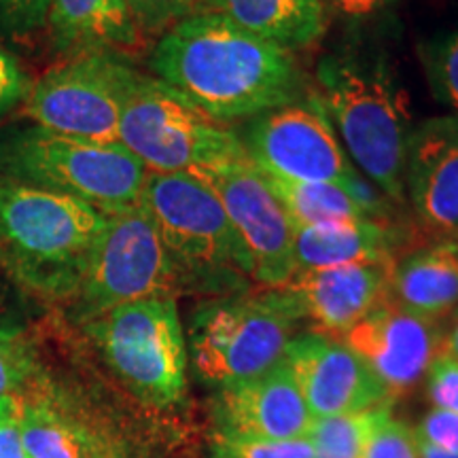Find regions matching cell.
Instances as JSON below:
<instances>
[{"instance_id":"1","label":"cell","mask_w":458,"mask_h":458,"mask_svg":"<svg viewBox=\"0 0 458 458\" xmlns=\"http://www.w3.org/2000/svg\"><path fill=\"white\" fill-rule=\"evenodd\" d=\"M148 66L223 125L293 105L310 91L293 51L244 30L221 11L196 13L170 28L153 45Z\"/></svg>"},{"instance_id":"2","label":"cell","mask_w":458,"mask_h":458,"mask_svg":"<svg viewBox=\"0 0 458 458\" xmlns=\"http://www.w3.org/2000/svg\"><path fill=\"white\" fill-rule=\"evenodd\" d=\"M310 89L354 168L388 199L403 202L408 106L385 57L352 51L325 55Z\"/></svg>"},{"instance_id":"3","label":"cell","mask_w":458,"mask_h":458,"mask_svg":"<svg viewBox=\"0 0 458 458\" xmlns=\"http://www.w3.org/2000/svg\"><path fill=\"white\" fill-rule=\"evenodd\" d=\"M106 210L83 199L0 181V261L45 293H74Z\"/></svg>"},{"instance_id":"4","label":"cell","mask_w":458,"mask_h":458,"mask_svg":"<svg viewBox=\"0 0 458 458\" xmlns=\"http://www.w3.org/2000/svg\"><path fill=\"white\" fill-rule=\"evenodd\" d=\"M147 174L122 142L72 139L38 125L0 134V181L64 193L102 210L139 204Z\"/></svg>"},{"instance_id":"5","label":"cell","mask_w":458,"mask_h":458,"mask_svg":"<svg viewBox=\"0 0 458 458\" xmlns=\"http://www.w3.org/2000/svg\"><path fill=\"white\" fill-rule=\"evenodd\" d=\"M119 142L147 172L206 174L246 159L240 136L204 114L179 91L139 72L125 100Z\"/></svg>"},{"instance_id":"6","label":"cell","mask_w":458,"mask_h":458,"mask_svg":"<svg viewBox=\"0 0 458 458\" xmlns=\"http://www.w3.org/2000/svg\"><path fill=\"white\" fill-rule=\"evenodd\" d=\"M297 320L300 314L283 289L204 303L189 327L193 368L216 386L267 374L284 360Z\"/></svg>"},{"instance_id":"7","label":"cell","mask_w":458,"mask_h":458,"mask_svg":"<svg viewBox=\"0 0 458 458\" xmlns=\"http://www.w3.org/2000/svg\"><path fill=\"white\" fill-rule=\"evenodd\" d=\"M140 204L151 216L181 284L253 276L242 240L204 179L189 172H148Z\"/></svg>"},{"instance_id":"8","label":"cell","mask_w":458,"mask_h":458,"mask_svg":"<svg viewBox=\"0 0 458 458\" xmlns=\"http://www.w3.org/2000/svg\"><path fill=\"white\" fill-rule=\"evenodd\" d=\"M238 136L249 162L263 174L334 182L348 189L371 219L386 221V202L354 168L312 89L300 102L257 114Z\"/></svg>"},{"instance_id":"9","label":"cell","mask_w":458,"mask_h":458,"mask_svg":"<svg viewBox=\"0 0 458 458\" xmlns=\"http://www.w3.org/2000/svg\"><path fill=\"white\" fill-rule=\"evenodd\" d=\"M91 335L130 391L168 405L187 386V342L174 295L122 303L94 317Z\"/></svg>"},{"instance_id":"10","label":"cell","mask_w":458,"mask_h":458,"mask_svg":"<svg viewBox=\"0 0 458 458\" xmlns=\"http://www.w3.org/2000/svg\"><path fill=\"white\" fill-rule=\"evenodd\" d=\"M136 77L139 71L125 55L94 51L68 57L32 85L26 113L55 134L119 142V122Z\"/></svg>"},{"instance_id":"11","label":"cell","mask_w":458,"mask_h":458,"mask_svg":"<svg viewBox=\"0 0 458 458\" xmlns=\"http://www.w3.org/2000/svg\"><path fill=\"white\" fill-rule=\"evenodd\" d=\"M179 284L174 263L139 202L106 210V225L91 249L74 293L85 317L94 318L122 303L174 295Z\"/></svg>"},{"instance_id":"12","label":"cell","mask_w":458,"mask_h":458,"mask_svg":"<svg viewBox=\"0 0 458 458\" xmlns=\"http://www.w3.org/2000/svg\"><path fill=\"white\" fill-rule=\"evenodd\" d=\"M198 176V174H196ZM219 196L253 266V280L278 289L295 276L293 225L249 157L199 174Z\"/></svg>"},{"instance_id":"13","label":"cell","mask_w":458,"mask_h":458,"mask_svg":"<svg viewBox=\"0 0 458 458\" xmlns=\"http://www.w3.org/2000/svg\"><path fill=\"white\" fill-rule=\"evenodd\" d=\"M284 365L314 420L359 414L393 399L359 354L323 334L293 337Z\"/></svg>"},{"instance_id":"14","label":"cell","mask_w":458,"mask_h":458,"mask_svg":"<svg viewBox=\"0 0 458 458\" xmlns=\"http://www.w3.org/2000/svg\"><path fill=\"white\" fill-rule=\"evenodd\" d=\"M342 342L368 363L391 397L416 386L444 351L437 320L405 310L388 297L348 329Z\"/></svg>"},{"instance_id":"15","label":"cell","mask_w":458,"mask_h":458,"mask_svg":"<svg viewBox=\"0 0 458 458\" xmlns=\"http://www.w3.org/2000/svg\"><path fill=\"white\" fill-rule=\"evenodd\" d=\"M403 187L428 232L458 236V114L427 119L410 130Z\"/></svg>"},{"instance_id":"16","label":"cell","mask_w":458,"mask_h":458,"mask_svg":"<svg viewBox=\"0 0 458 458\" xmlns=\"http://www.w3.org/2000/svg\"><path fill=\"white\" fill-rule=\"evenodd\" d=\"M393 263H351L297 272L278 286L300 318H310L318 334L344 335L388 297Z\"/></svg>"},{"instance_id":"17","label":"cell","mask_w":458,"mask_h":458,"mask_svg":"<svg viewBox=\"0 0 458 458\" xmlns=\"http://www.w3.org/2000/svg\"><path fill=\"white\" fill-rule=\"evenodd\" d=\"M216 414L221 433L270 442L308 437L317 422L284 360L253 380L221 386Z\"/></svg>"},{"instance_id":"18","label":"cell","mask_w":458,"mask_h":458,"mask_svg":"<svg viewBox=\"0 0 458 458\" xmlns=\"http://www.w3.org/2000/svg\"><path fill=\"white\" fill-rule=\"evenodd\" d=\"M47 30L55 51L68 57L125 55L145 45L123 0H49Z\"/></svg>"},{"instance_id":"19","label":"cell","mask_w":458,"mask_h":458,"mask_svg":"<svg viewBox=\"0 0 458 458\" xmlns=\"http://www.w3.org/2000/svg\"><path fill=\"white\" fill-rule=\"evenodd\" d=\"M397 229L386 221L351 219L293 227L295 274L351 263H394Z\"/></svg>"},{"instance_id":"20","label":"cell","mask_w":458,"mask_h":458,"mask_svg":"<svg viewBox=\"0 0 458 458\" xmlns=\"http://www.w3.org/2000/svg\"><path fill=\"white\" fill-rule=\"evenodd\" d=\"M388 300L427 318L458 306V238H437L394 261Z\"/></svg>"},{"instance_id":"21","label":"cell","mask_w":458,"mask_h":458,"mask_svg":"<svg viewBox=\"0 0 458 458\" xmlns=\"http://www.w3.org/2000/svg\"><path fill=\"white\" fill-rule=\"evenodd\" d=\"M221 13L289 51L310 47L327 30L318 0H221Z\"/></svg>"},{"instance_id":"22","label":"cell","mask_w":458,"mask_h":458,"mask_svg":"<svg viewBox=\"0 0 458 458\" xmlns=\"http://www.w3.org/2000/svg\"><path fill=\"white\" fill-rule=\"evenodd\" d=\"M263 174V172H261ZM293 227L320 225L331 221L371 219L348 189L334 182H306L263 174Z\"/></svg>"},{"instance_id":"23","label":"cell","mask_w":458,"mask_h":458,"mask_svg":"<svg viewBox=\"0 0 458 458\" xmlns=\"http://www.w3.org/2000/svg\"><path fill=\"white\" fill-rule=\"evenodd\" d=\"M388 414L391 408L386 403L359 414L320 418L308 435L314 458H365L371 435Z\"/></svg>"},{"instance_id":"24","label":"cell","mask_w":458,"mask_h":458,"mask_svg":"<svg viewBox=\"0 0 458 458\" xmlns=\"http://www.w3.org/2000/svg\"><path fill=\"white\" fill-rule=\"evenodd\" d=\"M20 431L28 458H81L68 427L43 405L20 408Z\"/></svg>"},{"instance_id":"25","label":"cell","mask_w":458,"mask_h":458,"mask_svg":"<svg viewBox=\"0 0 458 458\" xmlns=\"http://www.w3.org/2000/svg\"><path fill=\"white\" fill-rule=\"evenodd\" d=\"M420 62L435 100L458 114V28L422 43Z\"/></svg>"},{"instance_id":"26","label":"cell","mask_w":458,"mask_h":458,"mask_svg":"<svg viewBox=\"0 0 458 458\" xmlns=\"http://www.w3.org/2000/svg\"><path fill=\"white\" fill-rule=\"evenodd\" d=\"M145 43H156L179 21L199 13L196 0H123Z\"/></svg>"},{"instance_id":"27","label":"cell","mask_w":458,"mask_h":458,"mask_svg":"<svg viewBox=\"0 0 458 458\" xmlns=\"http://www.w3.org/2000/svg\"><path fill=\"white\" fill-rule=\"evenodd\" d=\"M216 458H314L310 439H246L219 433L215 442Z\"/></svg>"},{"instance_id":"28","label":"cell","mask_w":458,"mask_h":458,"mask_svg":"<svg viewBox=\"0 0 458 458\" xmlns=\"http://www.w3.org/2000/svg\"><path fill=\"white\" fill-rule=\"evenodd\" d=\"M49 0H0V43L28 41L47 28Z\"/></svg>"},{"instance_id":"29","label":"cell","mask_w":458,"mask_h":458,"mask_svg":"<svg viewBox=\"0 0 458 458\" xmlns=\"http://www.w3.org/2000/svg\"><path fill=\"white\" fill-rule=\"evenodd\" d=\"M365 458H420L416 433L388 414L371 435Z\"/></svg>"},{"instance_id":"30","label":"cell","mask_w":458,"mask_h":458,"mask_svg":"<svg viewBox=\"0 0 458 458\" xmlns=\"http://www.w3.org/2000/svg\"><path fill=\"white\" fill-rule=\"evenodd\" d=\"M427 394L437 410L458 414V360L448 354H439L428 368Z\"/></svg>"},{"instance_id":"31","label":"cell","mask_w":458,"mask_h":458,"mask_svg":"<svg viewBox=\"0 0 458 458\" xmlns=\"http://www.w3.org/2000/svg\"><path fill=\"white\" fill-rule=\"evenodd\" d=\"M30 88V79L17 57L0 47V119L13 111L17 105L26 102Z\"/></svg>"},{"instance_id":"32","label":"cell","mask_w":458,"mask_h":458,"mask_svg":"<svg viewBox=\"0 0 458 458\" xmlns=\"http://www.w3.org/2000/svg\"><path fill=\"white\" fill-rule=\"evenodd\" d=\"M418 442L458 454V414L448 410H437L422 418L416 428Z\"/></svg>"},{"instance_id":"33","label":"cell","mask_w":458,"mask_h":458,"mask_svg":"<svg viewBox=\"0 0 458 458\" xmlns=\"http://www.w3.org/2000/svg\"><path fill=\"white\" fill-rule=\"evenodd\" d=\"M28 374L24 351L11 335L0 334V403L15 397V388Z\"/></svg>"},{"instance_id":"34","label":"cell","mask_w":458,"mask_h":458,"mask_svg":"<svg viewBox=\"0 0 458 458\" xmlns=\"http://www.w3.org/2000/svg\"><path fill=\"white\" fill-rule=\"evenodd\" d=\"M0 458H28L24 444H21L17 397L0 403Z\"/></svg>"},{"instance_id":"35","label":"cell","mask_w":458,"mask_h":458,"mask_svg":"<svg viewBox=\"0 0 458 458\" xmlns=\"http://www.w3.org/2000/svg\"><path fill=\"white\" fill-rule=\"evenodd\" d=\"M327 17H340V20H369L380 15L382 11L393 7L397 0H318Z\"/></svg>"},{"instance_id":"36","label":"cell","mask_w":458,"mask_h":458,"mask_svg":"<svg viewBox=\"0 0 458 458\" xmlns=\"http://www.w3.org/2000/svg\"><path fill=\"white\" fill-rule=\"evenodd\" d=\"M442 354H448V357L458 360V314H456L454 325H452L450 334L444 337V351H442Z\"/></svg>"},{"instance_id":"37","label":"cell","mask_w":458,"mask_h":458,"mask_svg":"<svg viewBox=\"0 0 458 458\" xmlns=\"http://www.w3.org/2000/svg\"><path fill=\"white\" fill-rule=\"evenodd\" d=\"M418 454H420V458H458V454L439 450V448H435V445H428L425 442H418Z\"/></svg>"},{"instance_id":"38","label":"cell","mask_w":458,"mask_h":458,"mask_svg":"<svg viewBox=\"0 0 458 458\" xmlns=\"http://www.w3.org/2000/svg\"><path fill=\"white\" fill-rule=\"evenodd\" d=\"M199 13H210V11H221V0H196Z\"/></svg>"},{"instance_id":"39","label":"cell","mask_w":458,"mask_h":458,"mask_svg":"<svg viewBox=\"0 0 458 458\" xmlns=\"http://www.w3.org/2000/svg\"><path fill=\"white\" fill-rule=\"evenodd\" d=\"M456 238H458V236H456Z\"/></svg>"}]
</instances>
